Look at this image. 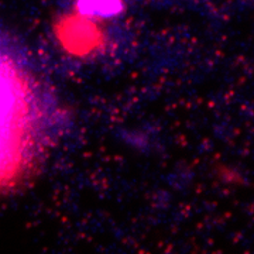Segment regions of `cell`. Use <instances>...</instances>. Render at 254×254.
<instances>
[{"mask_svg": "<svg viewBox=\"0 0 254 254\" xmlns=\"http://www.w3.org/2000/svg\"><path fill=\"white\" fill-rule=\"evenodd\" d=\"M41 112L30 71L0 37V192L31 170L40 147Z\"/></svg>", "mask_w": 254, "mask_h": 254, "instance_id": "cell-1", "label": "cell"}, {"mask_svg": "<svg viewBox=\"0 0 254 254\" xmlns=\"http://www.w3.org/2000/svg\"><path fill=\"white\" fill-rule=\"evenodd\" d=\"M83 6L86 9L95 11V13H113L115 7L118 6V0H82Z\"/></svg>", "mask_w": 254, "mask_h": 254, "instance_id": "cell-2", "label": "cell"}]
</instances>
